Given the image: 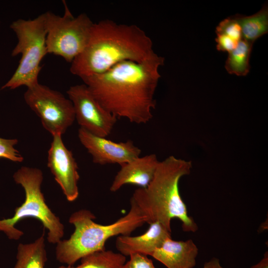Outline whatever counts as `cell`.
<instances>
[{
  "mask_svg": "<svg viewBox=\"0 0 268 268\" xmlns=\"http://www.w3.org/2000/svg\"><path fill=\"white\" fill-rule=\"evenodd\" d=\"M164 63V58L156 54L144 62L124 61L81 79L98 103L116 118L145 124L153 117L159 68Z\"/></svg>",
  "mask_w": 268,
  "mask_h": 268,
  "instance_id": "6da1fadb",
  "label": "cell"
},
{
  "mask_svg": "<svg viewBox=\"0 0 268 268\" xmlns=\"http://www.w3.org/2000/svg\"><path fill=\"white\" fill-rule=\"evenodd\" d=\"M152 47L150 38L138 26L101 20L94 23L86 47L69 70L82 78L103 73L124 61L141 63L156 54Z\"/></svg>",
  "mask_w": 268,
  "mask_h": 268,
  "instance_id": "7a4b0ae2",
  "label": "cell"
},
{
  "mask_svg": "<svg viewBox=\"0 0 268 268\" xmlns=\"http://www.w3.org/2000/svg\"><path fill=\"white\" fill-rule=\"evenodd\" d=\"M192 162L169 156L159 161L153 178L144 188L136 189L131 197L146 218V223L159 222L171 232V221L177 218L183 230L196 232L198 227L189 216L179 191L182 177L189 175Z\"/></svg>",
  "mask_w": 268,
  "mask_h": 268,
  "instance_id": "3957f363",
  "label": "cell"
},
{
  "mask_svg": "<svg viewBox=\"0 0 268 268\" xmlns=\"http://www.w3.org/2000/svg\"><path fill=\"white\" fill-rule=\"evenodd\" d=\"M130 204L125 215L107 225L96 223L95 215L89 210L82 209L73 212L68 221L74 225V232L68 239L57 243V260L67 266H73L83 257L105 250V243L110 238L130 235L146 223L145 216L131 199Z\"/></svg>",
  "mask_w": 268,
  "mask_h": 268,
  "instance_id": "277c9868",
  "label": "cell"
},
{
  "mask_svg": "<svg viewBox=\"0 0 268 268\" xmlns=\"http://www.w3.org/2000/svg\"><path fill=\"white\" fill-rule=\"evenodd\" d=\"M13 178L24 189L25 200L15 209L12 217L0 220V231L3 232L9 239L18 240L23 232L15 228L16 223L24 218H34L48 230V242L58 243L64 235V226L46 203L41 189L42 171L37 168L22 166L14 173Z\"/></svg>",
  "mask_w": 268,
  "mask_h": 268,
  "instance_id": "5b68a950",
  "label": "cell"
},
{
  "mask_svg": "<svg viewBox=\"0 0 268 268\" xmlns=\"http://www.w3.org/2000/svg\"><path fill=\"white\" fill-rule=\"evenodd\" d=\"M10 28L17 39L11 56H21L15 71L1 89H14L21 86L31 87L39 83L42 68L40 63L48 54L45 14L33 19H18L11 23Z\"/></svg>",
  "mask_w": 268,
  "mask_h": 268,
  "instance_id": "8992f818",
  "label": "cell"
},
{
  "mask_svg": "<svg viewBox=\"0 0 268 268\" xmlns=\"http://www.w3.org/2000/svg\"><path fill=\"white\" fill-rule=\"evenodd\" d=\"M63 16L45 12L48 54L71 63L86 47L94 22L85 13L74 16L66 2Z\"/></svg>",
  "mask_w": 268,
  "mask_h": 268,
  "instance_id": "52a82bcc",
  "label": "cell"
},
{
  "mask_svg": "<svg viewBox=\"0 0 268 268\" xmlns=\"http://www.w3.org/2000/svg\"><path fill=\"white\" fill-rule=\"evenodd\" d=\"M26 104L40 119L43 127L52 136L62 135L73 123V104L61 92L39 83L27 88Z\"/></svg>",
  "mask_w": 268,
  "mask_h": 268,
  "instance_id": "ba28073f",
  "label": "cell"
},
{
  "mask_svg": "<svg viewBox=\"0 0 268 268\" xmlns=\"http://www.w3.org/2000/svg\"><path fill=\"white\" fill-rule=\"evenodd\" d=\"M67 93L80 128L100 137L111 134L118 119L98 103L85 84L71 86Z\"/></svg>",
  "mask_w": 268,
  "mask_h": 268,
  "instance_id": "9c48e42d",
  "label": "cell"
},
{
  "mask_svg": "<svg viewBox=\"0 0 268 268\" xmlns=\"http://www.w3.org/2000/svg\"><path fill=\"white\" fill-rule=\"evenodd\" d=\"M47 166L67 200L70 202L75 201L79 196L78 166L61 135L53 136L48 150Z\"/></svg>",
  "mask_w": 268,
  "mask_h": 268,
  "instance_id": "30bf717a",
  "label": "cell"
},
{
  "mask_svg": "<svg viewBox=\"0 0 268 268\" xmlns=\"http://www.w3.org/2000/svg\"><path fill=\"white\" fill-rule=\"evenodd\" d=\"M78 137L91 155L93 162L101 165L119 164L121 166L140 156L141 152L131 140L116 142L81 128L78 130Z\"/></svg>",
  "mask_w": 268,
  "mask_h": 268,
  "instance_id": "8fae6325",
  "label": "cell"
},
{
  "mask_svg": "<svg viewBox=\"0 0 268 268\" xmlns=\"http://www.w3.org/2000/svg\"><path fill=\"white\" fill-rule=\"evenodd\" d=\"M171 232L159 222L149 224L147 230L136 236L120 235L116 240V247L119 253L126 256L139 254L151 256L168 238Z\"/></svg>",
  "mask_w": 268,
  "mask_h": 268,
  "instance_id": "7c38bea8",
  "label": "cell"
},
{
  "mask_svg": "<svg viewBox=\"0 0 268 268\" xmlns=\"http://www.w3.org/2000/svg\"><path fill=\"white\" fill-rule=\"evenodd\" d=\"M159 161L155 154L138 157L121 166L110 191L116 192L124 185L131 184L146 187L154 177Z\"/></svg>",
  "mask_w": 268,
  "mask_h": 268,
  "instance_id": "4fadbf2b",
  "label": "cell"
},
{
  "mask_svg": "<svg viewBox=\"0 0 268 268\" xmlns=\"http://www.w3.org/2000/svg\"><path fill=\"white\" fill-rule=\"evenodd\" d=\"M198 248L191 239L185 241L167 238L151 257L167 268H193Z\"/></svg>",
  "mask_w": 268,
  "mask_h": 268,
  "instance_id": "5bb4252c",
  "label": "cell"
},
{
  "mask_svg": "<svg viewBox=\"0 0 268 268\" xmlns=\"http://www.w3.org/2000/svg\"><path fill=\"white\" fill-rule=\"evenodd\" d=\"M16 260L13 268H45L47 256L44 234L32 243H20Z\"/></svg>",
  "mask_w": 268,
  "mask_h": 268,
  "instance_id": "9a60e30c",
  "label": "cell"
},
{
  "mask_svg": "<svg viewBox=\"0 0 268 268\" xmlns=\"http://www.w3.org/2000/svg\"><path fill=\"white\" fill-rule=\"evenodd\" d=\"M239 22L242 38L249 42L255 41L268 32V6L265 3L256 13L249 16L235 15Z\"/></svg>",
  "mask_w": 268,
  "mask_h": 268,
  "instance_id": "2e32d148",
  "label": "cell"
},
{
  "mask_svg": "<svg viewBox=\"0 0 268 268\" xmlns=\"http://www.w3.org/2000/svg\"><path fill=\"white\" fill-rule=\"evenodd\" d=\"M80 260L77 266H62L58 268H121L126 262L125 256L106 249L87 255Z\"/></svg>",
  "mask_w": 268,
  "mask_h": 268,
  "instance_id": "e0dca14e",
  "label": "cell"
},
{
  "mask_svg": "<svg viewBox=\"0 0 268 268\" xmlns=\"http://www.w3.org/2000/svg\"><path fill=\"white\" fill-rule=\"evenodd\" d=\"M253 43L243 39L228 53L225 67L229 74L246 76L250 71V58Z\"/></svg>",
  "mask_w": 268,
  "mask_h": 268,
  "instance_id": "ac0fdd59",
  "label": "cell"
},
{
  "mask_svg": "<svg viewBox=\"0 0 268 268\" xmlns=\"http://www.w3.org/2000/svg\"><path fill=\"white\" fill-rule=\"evenodd\" d=\"M215 32L224 34L237 42L243 39L241 25L235 15L221 21L216 27Z\"/></svg>",
  "mask_w": 268,
  "mask_h": 268,
  "instance_id": "d6986e66",
  "label": "cell"
},
{
  "mask_svg": "<svg viewBox=\"0 0 268 268\" xmlns=\"http://www.w3.org/2000/svg\"><path fill=\"white\" fill-rule=\"evenodd\" d=\"M17 139H5L0 137V158H4L15 162H22L23 157L14 146L18 143Z\"/></svg>",
  "mask_w": 268,
  "mask_h": 268,
  "instance_id": "ffe728a7",
  "label": "cell"
},
{
  "mask_svg": "<svg viewBox=\"0 0 268 268\" xmlns=\"http://www.w3.org/2000/svg\"><path fill=\"white\" fill-rule=\"evenodd\" d=\"M121 268H156L151 259L148 256L139 254H134L130 256Z\"/></svg>",
  "mask_w": 268,
  "mask_h": 268,
  "instance_id": "44dd1931",
  "label": "cell"
},
{
  "mask_svg": "<svg viewBox=\"0 0 268 268\" xmlns=\"http://www.w3.org/2000/svg\"><path fill=\"white\" fill-rule=\"evenodd\" d=\"M215 41L218 51L227 52L228 53L236 48L238 43L223 34H216Z\"/></svg>",
  "mask_w": 268,
  "mask_h": 268,
  "instance_id": "7402d4cb",
  "label": "cell"
},
{
  "mask_svg": "<svg viewBox=\"0 0 268 268\" xmlns=\"http://www.w3.org/2000/svg\"><path fill=\"white\" fill-rule=\"evenodd\" d=\"M250 268H268V254L266 252L263 259L257 264L252 266Z\"/></svg>",
  "mask_w": 268,
  "mask_h": 268,
  "instance_id": "603a6c76",
  "label": "cell"
},
{
  "mask_svg": "<svg viewBox=\"0 0 268 268\" xmlns=\"http://www.w3.org/2000/svg\"><path fill=\"white\" fill-rule=\"evenodd\" d=\"M203 268H223L221 266L218 259L212 258L209 261L206 262Z\"/></svg>",
  "mask_w": 268,
  "mask_h": 268,
  "instance_id": "cb8c5ba5",
  "label": "cell"
},
{
  "mask_svg": "<svg viewBox=\"0 0 268 268\" xmlns=\"http://www.w3.org/2000/svg\"></svg>",
  "mask_w": 268,
  "mask_h": 268,
  "instance_id": "d4e9b609",
  "label": "cell"
}]
</instances>
